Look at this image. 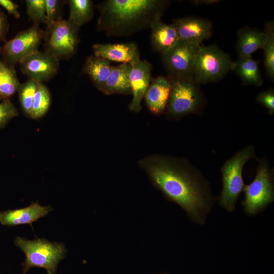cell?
<instances>
[{
  "label": "cell",
  "instance_id": "obj_25",
  "mask_svg": "<svg viewBox=\"0 0 274 274\" xmlns=\"http://www.w3.org/2000/svg\"><path fill=\"white\" fill-rule=\"evenodd\" d=\"M51 102V96L48 88L43 83H39L33 97L30 118L38 119L43 117Z\"/></svg>",
  "mask_w": 274,
  "mask_h": 274
},
{
  "label": "cell",
  "instance_id": "obj_20",
  "mask_svg": "<svg viewBox=\"0 0 274 274\" xmlns=\"http://www.w3.org/2000/svg\"><path fill=\"white\" fill-rule=\"evenodd\" d=\"M102 92L106 95L131 94L128 77V63H121L112 66Z\"/></svg>",
  "mask_w": 274,
  "mask_h": 274
},
{
  "label": "cell",
  "instance_id": "obj_23",
  "mask_svg": "<svg viewBox=\"0 0 274 274\" xmlns=\"http://www.w3.org/2000/svg\"><path fill=\"white\" fill-rule=\"evenodd\" d=\"M70 8L68 20L80 28L90 21L94 14L93 3L91 0H69Z\"/></svg>",
  "mask_w": 274,
  "mask_h": 274
},
{
  "label": "cell",
  "instance_id": "obj_31",
  "mask_svg": "<svg viewBox=\"0 0 274 274\" xmlns=\"http://www.w3.org/2000/svg\"><path fill=\"white\" fill-rule=\"evenodd\" d=\"M10 23L7 15L0 8V42L5 43L9 30Z\"/></svg>",
  "mask_w": 274,
  "mask_h": 274
},
{
  "label": "cell",
  "instance_id": "obj_33",
  "mask_svg": "<svg viewBox=\"0 0 274 274\" xmlns=\"http://www.w3.org/2000/svg\"><path fill=\"white\" fill-rule=\"evenodd\" d=\"M217 0H198L191 1V3L194 5H198L199 4L211 5L219 2Z\"/></svg>",
  "mask_w": 274,
  "mask_h": 274
},
{
  "label": "cell",
  "instance_id": "obj_4",
  "mask_svg": "<svg viewBox=\"0 0 274 274\" xmlns=\"http://www.w3.org/2000/svg\"><path fill=\"white\" fill-rule=\"evenodd\" d=\"M170 80L172 88L164 112L166 118L177 121L189 114L201 115L206 99L199 85L192 79Z\"/></svg>",
  "mask_w": 274,
  "mask_h": 274
},
{
  "label": "cell",
  "instance_id": "obj_27",
  "mask_svg": "<svg viewBox=\"0 0 274 274\" xmlns=\"http://www.w3.org/2000/svg\"><path fill=\"white\" fill-rule=\"evenodd\" d=\"M25 6L26 14L33 23L47 25L51 23L46 16L45 0H26Z\"/></svg>",
  "mask_w": 274,
  "mask_h": 274
},
{
  "label": "cell",
  "instance_id": "obj_10",
  "mask_svg": "<svg viewBox=\"0 0 274 274\" xmlns=\"http://www.w3.org/2000/svg\"><path fill=\"white\" fill-rule=\"evenodd\" d=\"M199 47L179 40L161 54L162 64L169 79H193L194 61Z\"/></svg>",
  "mask_w": 274,
  "mask_h": 274
},
{
  "label": "cell",
  "instance_id": "obj_2",
  "mask_svg": "<svg viewBox=\"0 0 274 274\" xmlns=\"http://www.w3.org/2000/svg\"><path fill=\"white\" fill-rule=\"evenodd\" d=\"M164 0H107L97 6V30L108 37H128L150 28L168 6Z\"/></svg>",
  "mask_w": 274,
  "mask_h": 274
},
{
  "label": "cell",
  "instance_id": "obj_7",
  "mask_svg": "<svg viewBox=\"0 0 274 274\" xmlns=\"http://www.w3.org/2000/svg\"><path fill=\"white\" fill-rule=\"evenodd\" d=\"M257 160L256 175L244 190L245 196L242 204L246 213L250 215L263 210L274 200L273 170L266 157Z\"/></svg>",
  "mask_w": 274,
  "mask_h": 274
},
{
  "label": "cell",
  "instance_id": "obj_12",
  "mask_svg": "<svg viewBox=\"0 0 274 274\" xmlns=\"http://www.w3.org/2000/svg\"><path fill=\"white\" fill-rule=\"evenodd\" d=\"M151 64L140 58L128 63V77L132 99L129 105L130 111L139 112L141 101L151 81Z\"/></svg>",
  "mask_w": 274,
  "mask_h": 274
},
{
  "label": "cell",
  "instance_id": "obj_29",
  "mask_svg": "<svg viewBox=\"0 0 274 274\" xmlns=\"http://www.w3.org/2000/svg\"><path fill=\"white\" fill-rule=\"evenodd\" d=\"M18 115L16 107L10 99L3 100L0 103V129L5 128L12 118Z\"/></svg>",
  "mask_w": 274,
  "mask_h": 274
},
{
  "label": "cell",
  "instance_id": "obj_15",
  "mask_svg": "<svg viewBox=\"0 0 274 274\" xmlns=\"http://www.w3.org/2000/svg\"><path fill=\"white\" fill-rule=\"evenodd\" d=\"M92 50L95 56L121 63H129L140 58L138 48L133 42L95 44Z\"/></svg>",
  "mask_w": 274,
  "mask_h": 274
},
{
  "label": "cell",
  "instance_id": "obj_6",
  "mask_svg": "<svg viewBox=\"0 0 274 274\" xmlns=\"http://www.w3.org/2000/svg\"><path fill=\"white\" fill-rule=\"evenodd\" d=\"M233 61L215 45L199 47L194 61L193 80L198 85L220 80L232 71Z\"/></svg>",
  "mask_w": 274,
  "mask_h": 274
},
{
  "label": "cell",
  "instance_id": "obj_16",
  "mask_svg": "<svg viewBox=\"0 0 274 274\" xmlns=\"http://www.w3.org/2000/svg\"><path fill=\"white\" fill-rule=\"evenodd\" d=\"M172 88L168 77L159 76L152 81L144 95L149 110L155 115L164 113Z\"/></svg>",
  "mask_w": 274,
  "mask_h": 274
},
{
  "label": "cell",
  "instance_id": "obj_1",
  "mask_svg": "<svg viewBox=\"0 0 274 274\" xmlns=\"http://www.w3.org/2000/svg\"><path fill=\"white\" fill-rule=\"evenodd\" d=\"M153 184L183 209L194 222L203 224L215 198L201 173L185 158L154 154L139 162Z\"/></svg>",
  "mask_w": 274,
  "mask_h": 274
},
{
  "label": "cell",
  "instance_id": "obj_17",
  "mask_svg": "<svg viewBox=\"0 0 274 274\" xmlns=\"http://www.w3.org/2000/svg\"><path fill=\"white\" fill-rule=\"evenodd\" d=\"M151 42L154 51L161 54L165 52L179 41L177 31L172 23L167 24L157 20L151 25Z\"/></svg>",
  "mask_w": 274,
  "mask_h": 274
},
{
  "label": "cell",
  "instance_id": "obj_19",
  "mask_svg": "<svg viewBox=\"0 0 274 274\" xmlns=\"http://www.w3.org/2000/svg\"><path fill=\"white\" fill-rule=\"evenodd\" d=\"M112 68L110 61L93 55L87 57L83 72L90 78L95 88L102 92Z\"/></svg>",
  "mask_w": 274,
  "mask_h": 274
},
{
  "label": "cell",
  "instance_id": "obj_26",
  "mask_svg": "<svg viewBox=\"0 0 274 274\" xmlns=\"http://www.w3.org/2000/svg\"><path fill=\"white\" fill-rule=\"evenodd\" d=\"M39 82L30 79L21 83L18 90L21 110L24 115L30 117L33 97Z\"/></svg>",
  "mask_w": 274,
  "mask_h": 274
},
{
  "label": "cell",
  "instance_id": "obj_3",
  "mask_svg": "<svg viewBox=\"0 0 274 274\" xmlns=\"http://www.w3.org/2000/svg\"><path fill=\"white\" fill-rule=\"evenodd\" d=\"M14 244L25 255V260L22 264L23 274H26L32 267L43 268L48 274H55L58 263L66 253L63 244L51 242L44 238L28 240L18 236Z\"/></svg>",
  "mask_w": 274,
  "mask_h": 274
},
{
  "label": "cell",
  "instance_id": "obj_5",
  "mask_svg": "<svg viewBox=\"0 0 274 274\" xmlns=\"http://www.w3.org/2000/svg\"><path fill=\"white\" fill-rule=\"evenodd\" d=\"M252 158L257 159L255 148L249 145L227 160L221 168L222 190L219 197V204L229 212L235 209L237 199L244 191L246 185L242 176L243 167Z\"/></svg>",
  "mask_w": 274,
  "mask_h": 274
},
{
  "label": "cell",
  "instance_id": "obj_9",
  "mask_svg": "<svg viewBox=\"0 0 274 274\" xmlns=\"http://www.w3.org/2000/svg\"><path fill=\"white\" fill-rule=\"evenodd\" d=\"M44 37V30L40 28V24L33 23L30 27L19 32L11 40L4 43L1 47L2 59L15 66L39 50Z\"/></svg>",
  "mask_w": 274,
  "mask_h": 274
},
{
  "label": "cell",
  "instance_id": "obj_13",
  "mask_svg": "<svg viewBox=\"0 0 274 274\" xmlns=\"http://www.w3.org/2000/svg\"><path fill=\"white\" fill-rule=\"evenodd\" d=\"M174 26L179 40L200 45L203 40L208 39L212 32V23L205 19L186 16L174 19Z\"/></svg>",
  "mask_w": 274,
  "mask_h": 274
},
{
  "label": "cell",
  "instance_id": "obj_24",
  "mask_svg": "<svg viewBox=\"0 0 274 274\" xmlns=\"http://www.w3.org/2000/svg\"><path fill=\"white\" fill-rule=\"evenodd\" d=\"M263 32L265 41L262 49L264 51V65L269 78L274 80V23L268 21L265 23Z\"/></svg>",
  "mask_w": 274,
  "mask_h": 274
},
{
  "label": "cell",
  "instance_id": "obj_14",
  "mask_svg": "<svg viewBox=\"0 0 274 274\" xmlns=\"http://www.w3.org/2000/svg\"><path fill=\"white\" fill-rule=\"evenodd\" d=\"M53 210L50 206H42L38 202H32L28 207L0 212V223L3 225L14 226L29 224L47 215Z\"/></svg>",
  "mask_w": 274,
  "mask_h": 274
},
{
  "label": "cell",
  "instance_id": "obj_22",
  "mask_svg": "<svg viewBox=\"0 0 274 274\" xmlns=\"http://www.w3.org/2000/svg\"><path fill=\"white\" fill-rule=\"evenodd\" d=\"M20 84L15 66L0 58V100L10 99L18 91Z\"/></svg>",
  "mask_w": 274,
  "mask_h": 274
},
{
  "label": "cell",
  "instance_id": "obj_8",
  "mask_svg": "<svg viewBox=\"0 0 274 274\" xmlns=\"http://www.w3.org/2000/svg\"><path fill=\"white\" fill-rule=\"evenodd\" d=\"M44 31L45 51L59 60H68L76 52L80 42L79 28L63 19L51 22Z\"/></svg>",
  "mask_w": 274,
  "mask_h": 274
},
{
  "label": "cell",
  "instance_id": "obj_28",
  "mask_svg": "<svg viewBox=\"0 0 274 274\" xmlns=\"http://www.w3.org/2000/svg\"><path fill=\"white\" fill-rule=\"evenodd\" d=\"M67 1L45 0L46 16L50 22L63 19V7Z\"/></svg>",
  "mask_w": 274,
  "mask_h": 274
},
{
  "label": "cell",
  "instance_id": "obj_11",
  "mask_svg": "<svg viewBox=\"0 0 274 274\" xmlns=\"http://www.w3.org/2000/svg\"><path fill=\"white\" fill-rule=\"evenodd\" d=\"M59 60L46 51H38L20 63L21 72L28 79L39 83L48 81L59 71Z\"/></svg>",
  "mask_w": 274,
  "mask_h": 274
},
{
  "label": "cell",
  "instance_id": "obj_35",
  "mask_svg": "<svg viewBox=\"0 0 274 274\" xmlns=\"http://www.w3.org/2000/svg\"><path fill=\"white\" fill-rule=\"evenodd\" d=\"M162 274H166V273H162Z\"/></svg>",
  "mask_w": 274,
  "mask_h": 274
},
{
  "label": "cell",
  "instance_id": "obj_30",
  "mask_svg": "<svg viewBox=\"0 0 274 274\" xmlns=\"http://www.w3.org/2000/svg\"><path fill=\"white\" fill-rule=\"evenodd\" d=\"M256 101L267 109L269 115L274 114V90L270 88L260 92L256 98Z\"/></svg>",
  "mask_w": 274,
  "mask_h": 274
},
{
  "label": "cell",
  "instance_id": "obj_18",
  "mask_svg": "<svg viewBox=\"0 0 274 274\" xmlns=\"http://www.w3.org/2000/svg\"><path fill=\"white\" fill-rule=\"evenodd\" d=\"M265 41L264 32L256 28L245 27L237 33L236 49L238 57L252 56L259 49H262Z\"/></svg>",
  "mask_w": 274,
  "mask_h": 274
},
{
  "label": "cell",
  "instance_id": "obj_34",
  "mask_svg": "<svg viewBox=\"0 0 274 274\" xmlns=\"http://www.w3.org/2000/svg\"><path fill=\"white\" fill-rule=\"evenodd\" d=\"M1 47L0 46V54H1Z\"/></svg>",
  "mask_w": 274,
  "mask_h": 274
},
{
  "label": "cell",
  "instance_id": "obj_21",
  "mask_svg": "<svg viewBox=\"0 0 274 274\" xmlns=\"http://www.w3.org/2000/svg\"><path fill=\"white\" fill-rule=\"evenodd\" d=\"M232 71L239 77L244 85L260 86L263 83L258 62L252 56L238 57L233 62Z\"/></svg>",
  "mask_w": 274,
  "mask_h": 274
},
{
  "label": "cell",
  "instance_id": "obj_32",
  "mask_svg": "<svg viewBox=\"0 0 274 274\" xmlns=\"http://www.w3.org/2000/svg\"><path fill=\"white\" fill-rule=\"evenodd\" d=\"M0 6L4 8L9 14L12 15L16 19L20 17V13L18 10L19 6L11 0H0Z\"/></svg>",
  "mask_w": 274,
  "mask_h": 274
}]
</instances>
